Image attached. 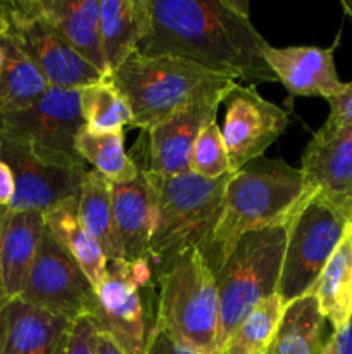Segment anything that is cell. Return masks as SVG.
<instances>
[{
    "instance_id": "d590c367",
    "label": "cell",
    "mask_w": 352,
    "mask_h": 354,
    "mask_svg": "<svg viewBox=\"0 0 352 354\" xmlns=\"http://www.w3.org/2000/svg\"><path fill=\"white\" fill-rule=\"evenodd\" d=\"M97 334H99V332H97ZM97 354H124V353L121 351V349L117 348L110 339H107L106 335L99 334V337H97Z\"/></svg>"
},
{
    "instance_id": "f1b7e54d",
    "label": "cell",
    "mask_w": 352,
    "mask_h": 354,
    "mask_svg": "<svg viewBox=\"0 0 352 354\" xmlns=\"http://www.w3.org/2000/svg\"><path fill=\"white\" fill-rule=\"evenodd\" d=\"M79 107L85 127L93 133H116L131 127L130 107L109 78L79 88Z\"/></svg>"
},
{
    "instance_id": "e0dca14e",
    "label": "cell",
    "mask_w": 352,
    "mask_h": 354,
    "mask_svg": "<svg viewBox=\"0 0 352 354\" xmlns=\"http://www.w3.org/2000/svg\"><path fill=\"white\" fill-rule=\"evenodd\" d=\"M338 38L328 48L297 45V47L264 48V59L269 69L293 97H323L330 99L344 86L335 66V48Z\"/></svg>"
},
{
    "instance_id": "836d02e7",
    "label": "cell",
    "mask_w": 352,
    "mask_h": 354,
    "mask_svg": "<svg viewBox=\"0 0 352 354\" xmlns=\"http://www.w3.org/2000/svg\"><path fill=\"white\" fill-rule=\"evenodd\" d=\"M16 194V182L9 166L0 159V207H9Z\"/></svg>"
},
{
    "instance_id": "52a82bcc",
    "label": "cell",
    "mask_w": 352,
    "mask_h": 354,
    "mask_svg": "<svg viewBox=\"0 0 352 354\" xmlns=\"http://www.w3.org/2000/svg\"><path fill=\"white\" fill-rule=\"evenodd\" d=\"M0 40L30 59L52 86L79 90L106 78L66 41L40 0L0 2Z\"/></svg>"
},
{
    "instance_id": "e575fe53",
    "label": "cell",
    "mask_w": 352,
    "mask_h": 354,
    "mask_svg": "<svg viewBox=\"0 0 352 354\" xmlns=\"http://www.w3.org/2000/svg\"><path fill=\"white\" fill-rule=\"evenodd\" d=\"M335 339H337L338 354H352V320L349 322V325L344 330L335 334Z\"/></svg>"
},
{
    "instance_id": "7a4b0ae2",
    "label": "cell",
    "mask_w": 352,
    "mask_h": 354,
    "mask_svg": "<svg viewBox=\"0 0 352 354\" xmlns=\"http://www.w3.org/2000/svg\"><path fill=\"white\" fill-rule=\"evenodd\" d=\"M307 197L300 168H292L282 159L262 156L233 173L224 190L219 221L202 249L211 272L221 268L247 232L299 213Z\"/></svg>"
},
{
    "instance_id": "484cf974",
    "label": "cell",
    "mask_w": 352,
    "mask_h": 354,
    "mask_svg": "<svg viewBox=\"0 0 352 354\" xmlns=\"http://www.w3.org/2000/svg\"><path fill=\"white\" fill-rule=\"evenodd\" d=\"M75 149L109 183L133 182L140 173V165L124 151V131L100 135L83 127L75 138Z\"/></svg>"
},
{
    "instance_id": "44dd1931",
    "label": "cell",
    "mask_w": 352,
    "mask_h": 354,
    "mask_svg": "<svg viewBox=\"0 0 352 354\" xmlns=\"http://www.w3.org/2000/svg\"><path fill=\"white\" fill-rule=\"evenodd\" d=\"M45 228L61 248L75 259L92 282L93 289L107 275V256L99 242L86 232L78 216V199L66 201L43 214Z\"/></svg>"
},
{
    "instance_id": "7402d4cb",
    "label": "cell",
    "mask_w": 352,
    "mask_h": 354,
    "mask_svg": "<svg viewBox=\"0 0 352 354\" xmlns=\"http://www.w3.org/2000/svg\"><path fill=\"white\" fill-rule=\"evenodd\" d=\"M330 335L316 297L307 294L285 306L269 354H323Z\"/></svg>"
},
{
    "instance_id": "9a60e30c",
    "label": "cell",
    "mask_w": 352,
    "mask_h": 354,
    "mask_svg": "<svg viewBox=\"0 0 352 354\" xmlns=\"http://www.w3.org/2000/svg\"><path fill=\"white\" fill-rule=\"evenodd\" d=\"M300 171L304 190L352 223V127L317 130L304 149Z\"/></svg>"
},
{
    "instance_id": "83f0119b",
    "label": "cell",
    "mask_w": 352,
    "mask_h": 354,
    "mask_svg": "<svg viewBox=\"0 0 352 354\" xmlns=\"http://www.w3.org/2000/svg\"><path fill=\"white\" fill-rule=\"evenodd\" d=\"M285 303L278 294L264 297L228 337L223 354H269L282 322Z\"/></svg>"
},
{
    "instance_id": "8d00e7d4",
    "label": "cell",
    "mask_w": 352,
    "mask_h": 354,
    "mask_svg": "<svg viewBox=\"0 0 352 354\" xmlns=\"http://www.w3.org/2000/svg\"><path fill=\"white\" fill-rule=\"evenodd\" d=\"M10 299H12V297L9 296V292H7L6 286H3V280H2V277H0V310H2V308L6 306V304L9 303Z\"/></svg>"
},
{
    "instance_id": "8992f818",
    "label": "cell",
    "mask_w": 352,
    "mask_h": 354,
    "mask_svg": "<svg viewBox=\"0 0 352 354\" xmlns=\"http://www.w3.org/2000/svg\"><path fill=\"white\" fill-rule=\"evenodd\" d=\"M131 111V128L150 130L207 86L224 76L175 55L133 52L109 76Z\"/></svg>"
},
{
    "instance_id": "8fae6325",
    "label": "cell",
    "mask_w": 352,
    "mask_h": 354,
    "mask_svg": "<svg viewBox=\"0 0 352 354\" xmlns=\"http://www.w3.org/2000/svg\"><path fill=\"white\" fill-rule=\"evenodd\" d=\"M17 297L76 322L90 315L95 289L78 263L45 228Z\"/></svg>"
},
{
    "instance_id": "4dcf8cb0",
    "label": "cell",
    "mask_w": 352,
    "mask_h": 354,
    "mask_svg": "<svg viewBox=\"0 0 352 354\" xmlns=\"http://www.w3.org/2000/svg\"><path fill=\"white\" fill-rule=\"evenodd\" d=\"M330 106V114L321 131H337L342 128L352 127V82L344 83L342 90L326 100Z\"/></svg>"
},
{
    "instance_id": "603a6c76",
    "label": "cell",
    "mask_w": 352,
    "mask_h": 354,
    "mask_svg": "<svg viewBox=\"0 0 352 354\" xmlns=\"http://www.w3.org/2000/svg\"><path fill=\"white\" fill-rule=\"evenodd\" d=\"M313 294L335 334L344 330L352 320V227L324 266Z\"/></svg>"
},
{
    "instance_id": "9c48e42d",
    "label": "cell",
    "mask_w": 352,
    "mask_h": 354,
    "mask_svg": "<svg viewBox=\"0 0 352 354\" xmlns=\"http://www.w3.org/2000/svg\"><path fill=\"white\" fill-rule=\"evenodd\" d=\"M344 216L324 201L309 194L290 228L283 256L278 294L285 306L313 294L324 266L351 230Z\"/></svg>"
},
{
    "instance_id": "f546056e",
    "label": "cell",
    "mask_w": 352,
    "mask_h": 354,
    "mask_svg": "<svg viewBox=\"0 0 352 354\" xmlns=\"http://www.w3.org/2000/svg\"><path fill=\"white\" fill-rule=\"evenodd\" d=\"M190 171L207 180H217L231 173L226 145L216 120L200 131L190 158Z\"/></svg>"
},
{
    "instance_id": "d6a6232c",
    "label": "cell",
    "mask_w": 352,
    "mask_h": 354,
    "mask_svg": "<svg viewBox=\"0 0 352 354\" xmlns=\"http://www.w3.org/2000/svg\"><path fill=\"white\" fill-rule=\"evenodd\" d=\"M147 354H199V353H193L190 351V349L183 348V346L176 344L173 339H169L168 335L162 334L161 330L152 328Z\"/></svg>"
},
{
    "instance_id": "5b68a950",
    "label": "cell",
    "mask_w": 352,
    "mask_h": 354,
    "mask_svg": "<svg viewBox=\"0 0 352 354\" xmlns=\"http://www.w3.org/2000/svg\"><path fill=\"white\" fill-rule=\"evenodd\" d=\"M295 216L297 213L268 227L247 232L214 273L219 296L223 351L231 332L248 311L278 290L286 241Z\"/></svg>"
},
{
    "instance_id": "4316f807",
    "label": "cell",
    "mask_w": 352,
    "mask_h": 354,
    "mask_svg": "<svg viewBox=\"0 0 352 354\" xmlns=\"http://www.w3.org/2000/svg\"><path fill=\"white\" fill-rule=\"evenodd\" d=\"M78 216L83 227L95 239L109 259H119L114 241V216L110 183L95 169L85 173L79 190Z\"/></svg>"
},
{
    "instance_id": "cb8c5ba5",
    "label": "cell",
    "mask_w": 352,
    "mask_h": 354,
    "mask_svg": "<svg viewBox=\"0 0 352 354\" xmlns=\"http://www.w3.org/2000/svg\"><path fill=\"white\" fill-rule=\"evenodd\" d=\"M140 38L138 0H100V44L109 75L137 52Z\"/></svg>"
},
{
    "instance_id": "d6986e66",
    "label": "cell",
    "mask_w": 352,
    "mask_h": 354,
    "mask_svg": "<svg viewBox=\"0 0 352 354\" xmlns=\"http://www.w3.org/2000/svg\"><path fill=\"white\" fill-rule=\"evenodd\" d=\"M43 232L45 218L38 211L0 207V277L10 297L19 296Z\"/></svg>"
},
{
    "instance_id": "30bf717a",
    "label": "cell",
    "mask_w": 352,
    "mask_h": 354,
    "mask_svg": "<svg viewBox=\"0 0 352 354\" xmlns=\"http://www.w3.org/2000/svg\"><path fill=\"white\" fill-rule=\"evenodd\" d=\"M83 127L79 90L50 85L26 109L0 113V142L26 144L50 158L83 161L75 149V138Z\"/></svg>"
},
{
    "instance_id": "7c38bea8",
    "label": "cell",
    "mask_w": 352,
    "mask_h": 354,
    "mask_svg": "<svg viewBox=\"0 0 352 354\" xmlns=\"http://www.w3.org/2000/svg\"><path fill=\"white\" fill-rule=\"evenodd\" d=\"M0 159L9 166L16 182L10 209L41 214L66 201L79 199L83 176L88 171L83 161L50 158L16 142H0Z\"/></svg>"
},
{
    "instance_id": "1f68e13d",
    "label": "cell",
    "mask_w": 352,
    "mask_h": 354,
    "mask_svg": "<svg viewBox=\"0 0 352 354\" xmlns=\"http://www.w3.org/2000/svg\"><path fill=\"white\" fill-rule=\"evenodd\" d=\"M97 337L99 334L92 322L86 317L79 318L72 325L64 354H97Z\"/></svg>"
},
{
    "instance_id": "f35d334b",
    "label": "cell",
    "mask_w": 352,
    "mask_h": 354,
    "mask_svg": "<svg viewBox=\"0 0 352 354\" xmlns=\"http://www.w3.org/2000/svg\"><path fill=\"white\" fill-rule=\"evenodd\" d=\"M342 9H344L345 14L352 19V0H342Z\"/></svg>"
},
{
    "instance_id": "74e56055",
    "label": "cell",
    "mask_w": 352,
    "mask_h": 354,
    "mask_svg": "<svg viewBox=\"0 0 352 354\" xmlns=\"http://www.w3.org/2000/svg\"><path fill=\"white\" fill-rule=\"evenodd\" d=\"M323 354H338V348H337V339H335V334L331 332L330 341H328L326 348H324Z\"/></svg>"
},
{
    "instance_id": "ac0fdd59",
    "label": "cell",
    "mask_w": 352,
    "mask_h": 354,
    "mask_svg": "<svg viewBox=\"0 0 352 354\" xmlns=\"http://www.w3.org/2000/svg\"><path fill=\"white\" fill-rule=\"evenodd\" d=\"M114 216V241L119 259H148L152 227H154V194L147 171L133 182L110 183Z\"/></svg>"
},
{
    "instance_id": "ab89813d",
    "label": "cell",
    "mask_w": 352,
    "mask_h": 354,
    "mask_svg": "<svg viewBox=\"0 0 352 354\" xmlns=\"http://www.w3.org/2000/svg\"><path fill=\"white\" fill-rule=\"evenodd\" d=\"M2 61H3V52H2V45H0V68H2Z\"/></svg>"
},
{
    "instance_id": "ba28073f",
    "label": "cell",
    "mask_w": 352,
    "mask_h": 354,
    "mask_svg": "<svg viewBox=\"0 0 352 354\" xmlns=\"http://www.w3.org/2000/svg\"><path fill=\"white\" fill-rule=\"evenodd\" d=\"M152 272L148 259H109L106 279L95 289L86 318L124 354H147L154 325L147 324L141 292L150 287Z\"/></svg>"
},
{
    "instance_id": "4fadbf2b",
    "label": "cell",
    "mask_w": 352,
    "mask_h": 354,
    "mask_svg": "<svg viewBox=\"0 0 352 354\" xmlns=\"http://www.w3.org/2000/svg\"><path fill=\"white\" fill-rule=\"evenodd\" d=\"M237 82L223 80L197 93L192 100L147 130V171L162 176L190 171V158L200 131L217 116Z\"/></svg>"
},
{
    "instance_id": "ffe728a7",
    "label": "cell",
    "mask_w": 352,
    "mask_h": 354,
    "mask_svg": "<svg viewBox=\"0 0 352 354\" xmlns=\"http://www.w3.org/2000/svg\"><path fill=\"white\" fill-rule=\"evenodd\" d=\"M40 6L66 41L107 78L100 44V0H40Z\"/></svg>"
},
{
    "instance_id": "6da1fadb",
    "label": "cell",
    "mask_w": 352,
    "mask_h": 354,
    "mask_svg": "<svg viewBox=\"0 0 352 354\" xmlns=\"http://www.w3.org/2000/svg\"><path fill=\"white\" fill-rule=\"evenodd\" d=\"M138 7L140 54L186 59L233 82H276L248 0H138Z\"/></svg>"
},
{
    "instance_id": "277c9868",
    "label": "cell",
    "mask_w": 352,
    "mask_h": 354,
    "mask_svg": "<svg viewBox=\"0 0 352 354\" xmlns=\"http://www.w3.org/2000/svg\"><path fill=\"white\" fill-rule=\"evenodd\" d=\"M154 328L199 354H223L219 296L199 249H190L157 273Z\"/></svg>"
},
{
    "instance_id": "5bb4252c",
    "label": "cell",
    "mask_w": 352,
    "mask_h": 354,
    "mask_svg": "<svg viewBox=\"0 0 352 354\" xmlns=\"http://www.w3.org/2000/svg\"><path fill=\"white\" fill-rule=\"evenodd\" d=\"M224 123L221 127L231 173L264 156L269 145L289 128V113L266 100L254 85H238L224 97Z\"/></svg>"
},
{
    "instance_id": "3957f363",
    "label": "cell",
    "mask_w": 352,
    "mask_h": 354,
    "mask_svg": "<svg viewBox=\"0 0 352 354\" xmlns=\"http://www.w3.org/2000/svg\"><path fill=\"white\" fill-rule=\"evenodd\" d=\"M231 175L207 180L192 171L173 176L147 171L154 194L148 261L155 275L190 249L202 252L219 221Z\"/></svg>"
},
{
    "instance_id": "d4e9b609",
    "label": "cell",
    "mask_w": 352,
    "mask_h": 354,
    "mask_svg": "<svg viewBox=\"0 0 352 354\" xmlns=\"http://www.w3.org/2000/svg\"><path fill=\"white\" fill-rule=\"evenodd\" d=\"M0 45L3 52L0 68V113L26 109L47 92L50 83L14 45L3 40H0Z\"/></svg>"
},
{
    "instance_id": "2e32d148",
    "label": "cell",
    "mask_w": 352,
    "mask_h": 354,
    "mask_svg": "<svg viewBox=\"0 0 352 354\" xmlns=\"http://www.w3.org/2000/svg\"><path fill=\"white\" fill-rule=\"evenodd\" d=\"M75 322L12 297L0 310V354H64Z\"/></svg>"
}]
</instances>
